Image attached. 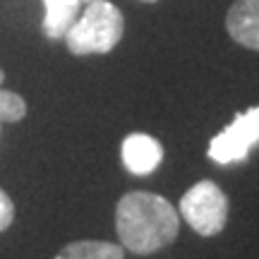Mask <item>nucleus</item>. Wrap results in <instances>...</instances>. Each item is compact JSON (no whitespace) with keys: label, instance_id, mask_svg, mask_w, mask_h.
Here are the masks:
<instances>
[{"label":"nucleus","instance_id":"obj_6","mask_svg":"<svg viewBox=\"0 0 259 259\" xmlns=\"http://www.w3.org/2000/svg\"><path fill=\"white\" fill-rule=\"evenodd\" d=\"M226 29L240 46L259 51V0H235L226 15Z\"/></svg>","mask_w":259,"mask_h":259},{"label":"nucleus","instance_id":"obj_2","mask_svg":"<svg viewBox=\"0 0 259 259\" xmlns=\"http://www.w3.org/2000/svg\"><path fill=\"white\" fill-rule=\"evenodd\" d=\"M125 31L122 12L108 0H92L87 3L79 17L65 34V44L74 56L89 53H111L118 46Z\"/></svg>","mask_w":259,"mask_h":259},{"label":"nucleus","instance_id":"obj_3","mask_svg":"<svg viewBox=\"0 0 259 259\" xmlns=\"http://www.w3.org/2000/svg\"><path fill=\"white\" fill-rule=\"evenodd\" d=\"M180 216L194 233H199L204 238L219 235L228 221V197L216 183L202 180L183 194Z\"/></svg>","mask_w":259,"mask_h":259},{"label":"nucleus","instance_id":"obj_8","mask_svg":"<svg viewBox=\"0 0 259 259\" xmlns=\"http://www.w3.org/2000/svg\"><path fill=\"white\" fill-rule=\"evenodd\" d=\"M56 259H125V247L103 240H77L65 245Z\"/></svg>","mask_w":259,"mask_h":259},{"label":"nucleus","instance_id":"obj_13","mask_svg":"<svg viewBox=\"0 0 259 259\" xmlns=\"http://www.w3.org/2000/svg\"><path fill=\"white\" fill-rule=\"evenodd\" d=\"M82 3H92V0H82Z\"/></svg>","mask_w":259,"mask_h":259},{"label":"nucleus","instance_id":"obj_11","mask_svg":"<svg viewBox=\"0 0 259 259\" xmlns=\"http://www.w3.org/2000/svg\"><path fill=\"white\" fill-rule=\"evenodd\" d=\"M3 79H5V74H3V70H0V84H3Z\"/></svg>","mask_w":259,"mask_h":259},{"label":"nucleus","instance_id":"obj_9","mask_svg":"<svg viewBox=\"0 0 259 259\" xmlns=\"http://www.w3.org/2000/svg\"><path fill=\"white\" fill-rule=\"evenodd\" d=\"M27 115V103L24 99L15 92L8 89H0V120L8 122H17Z\"/></svg>","mask_w":259,"mask_h":259},{"label":"nucleus","instance_id":"obj_7","mask_svg":"<svg viewBox=\"0 0 259 259\" xmlns=\"http://www.w3.org/2000/svg\"><path fill=\"white\" fill-rule=\"evenodd\" d=\"M79 3L82 0H44V34L51 41L65 38L67 29L74 24V19L79 17Z\"/></svg>","mask_w":259,"mask_h":259},{"label":"nucleus","instance_id":"obj_5","mask_svg":"<svg viewBox=\"0 0 259 259\" xmlns=\"http://www.w3.org/2000/svg\"><path fill=\"white\" fill-rule=\"evenodd\" d=\"M163 161V147L144 132H135L122 142V163L132 176H149Z\"/></svg>","mask_w":259,"mask_h":259},{"label":"nucleus","instance_id":"obj_10","mask_svg":"<svg viewBox=\"0 0 259 259\" xmlns=\"http://www.w3.org/2000/svg\"><path fill=\"white\" fill-rule=\"evenodd\" d=\"M12 219H15V204H12V199L5 194V190L0 187V233L8 231Z\"/></svg>","mask_w":259,"mask_h":259},{"label":"nucleus","instance_id":"obj_4","mask_svg":"<svg viewBox=\"0 0 259 259\" xmlns=\"http://www.w3.org/2000/svg\"><path fill=\"white\" fill-rule=\"evenodd\" d=\"M254 144H259V106L238 113L235 120L209 142V158L221 166L240 163L250 156Z\"/></svg>","mask_w":259,"mask_h":259},{"label":"nucleus","instance_id":"obj_1","mask_svg":"<svg viewBox=\"0 0 259 259\" xmlns=\"http://www.w3.org/2000/svg\"><path fill=\"white\" fill-rule=\"evenodd\" d=\"M115 231L120 245L135 254L163 250L178 238L180 216L176 206L154 192H127L115 209Z\"/></svg>","mask_w":259,"mask_h":259},{"label":"nucleus","instance_id":"obj_12","mask_svg":"<svg viewBox=\"0 0 259 259\" xmlns=\"http://www.w3.org/2000/svg\"><path fill=\"white\" fill-rule=\"evenodd\" d=\"M142 3H156V0H142Z\"/></svg>","mask_w":259,"mask_h":259}]
</instances>
